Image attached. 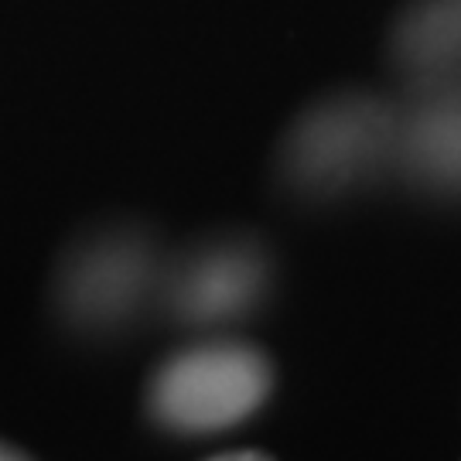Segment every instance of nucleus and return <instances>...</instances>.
I'll return each mask as SVG.
<instances>
[{"label":"nucleus","instance_id":"1","mask_svg":"<svg viewBox=\"0 0 461 461\" xmlns=\"http://www.w3.org/2000/svg\"><path fill=\"white\" fill-rule=\"evenodd\" d=\"M396 113L369 93L321 99L280 148V175L308 198H335L376 178L393 161Z\"/></svg>","mask_w":461,"mask_h":461},{"label":"nucleus","instance_id":"2","mask_svg":"<svg viewBox=\"0 0 461 461\" xmlns=\"http://www.w3.org/2000/svg\"><path fill=\"white\" fill-rule=\"evenodd\" d=\"M274 390V366L243 342H202L182 348L154 373L148 411L175 434H215L243 424Z\"/></svg>","mask_w":461,"mask_h":461},{"label":"nucleus","instance_id":"3","mask_svg":"<svg viewBox=\"0 0 461 461\" xmlns=\"http://www.w3.org/2000/svg\"><path fill=\"white\" fill-rule=\"evenodd\" d=\"M161 260L150 236L137 230L99 232L68 253L55 301L72 329L113 331L133 321L161 287Z\"/></svg>","mask_w":461,"mask_h":461},{"label":"nucleus","instance_id":"4","mask_svg":"<svg viewBox=\"0 0 461 461\" xmlns=\"http://www.w3.org/2000/svg\"><path fill=\"white\" fill-rule=\"evenodd\" d=\"M270 291V260L253 240H219L161 277L167 312L192 329L247 318Z\"/></svg>","mask_w":461,"mask_h":461},{"label":"nucleus","instance_id":"5","mask_svg":"<svg viewBox=\"0 0 461 461\" xmlns=\"http://www.w3.org/2000/svg\"><path fill=\"white\" fill-rule=\"evenodd\" d=\"M393 161L428 192L461 195V83L428 86L396 113Z\"/></svg>","mask_w":461,"mask_h":461},{"label":"nucleus","instance_id":"6","mask_svg":"<svg viewBox=\"0 0 461 461\" xmlns=\"http://www.w3.org/2000/svg\"><path fill=\"white\" fill-rule=\"evenodd\" d=\"M393 62L417 89L461 79V0H417L393 32Z\"/></svg>","mask_w":461,"mask_h":461},{"label":"nucleus","instance_id":"7","mask_svg":"<svg viewBox=\"0 0 461 461\" xmlns=\"http://www.w3.org/2000/svg\"><path fill=\"white\" fill-rule=\"evenodd\" d=\"M215 458H222V461H232V458H267L264 451H222V455H215Z\"/></svg>","mask_w":461,"mask_h":461},{"label":"nucleus","instance_id":"8","mask_svg":"<svg viewBox=\"0 0 461 461\" xmlns=\"http://www.w3.org/2000/svg\"><path fill=\"white\" fill-rule=\"evenodd\" d=\"M7 458H24V451H17V447H11V445H4V441H0V461H7Z\"/></svg>","mask_w":461,"mask_h":461}]
</instances>
